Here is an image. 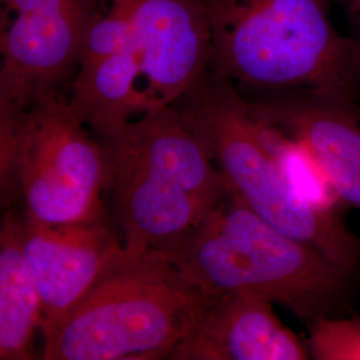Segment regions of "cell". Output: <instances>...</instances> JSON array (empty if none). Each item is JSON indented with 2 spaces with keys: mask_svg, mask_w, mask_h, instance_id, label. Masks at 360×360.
Instances as JSON below:
<instances>
[{
  "mask_svg": "<svg viewBox=\"0 0 360 360\" xmlns=\"http://www.w3.org/2000/svg\"><path fill=\"white\" fill-rule=\"evenodd\" d=\"M254 116L259 123L263 142L270 150L271 154L275 156L284 176L295 188L296 193L309 202L311 206L323 212L342 217L343 212L347 211L348 207L309 148L299 141L263 122L255 114Z\"/></svg>",
  "mask_w": 360,
  "mask_h": 360,
  "instance_id": "cell-14",
  "label": "cell"
},
{
  "mask_svg": "<svg viewBox=\"0 0 360 360\" xmlns=\"http://www.w3.org/2000/svg\"><path fill=\"white\" fill-rule=\"evenodd\" d=\"M210 299L162 251L126 250L43 339L40 359H169Z\"/></svg>",
  "mask_w": 360,
  "mask_h": 360,
  "instance_id": "cell-4",
  "label": "cell"
},
{
  "mask_svg": "<svg viewBox=\"0 0 360 360\" xmlns=\"http://www.w3.org/2000/svg\"><path fill=\"white\" fill-rule=\"evenodd\" d=\"M129 41V20L116 0H101V8L86 32L80 52V67L95 65L122 51Z\"/></svg>",
  "mask_w": 360,
  "mask_h": 360,
  "instance_id": "cell-15",
  "label": "cell"
},
{
  "mask_svg": "<svg viewBox=\"0 0 360 360\" xmlns=\"http://www.w3.org/2000/svg\"><path fill=\"white\" fill-rule=\"evenodd\" d=\"M311 359H360V316L321 318L309 323Z\"/></svg>",
  "mask_w": 360,
  "mask_h": 360,
  "instance_id": "cell-16",
  "label": "cell"
},
{
  "mask_svg": "<svg viewBox=\"0 0 360 360\" xmlns=\"http://www.w3.org/2000/svg\"><path fill=\"white\" fill-rule=\"evenodd\" d=\"M159 251L207 295H257L306 326L347 315L360 275L260 218L230 186L196 227Z\"/></svg>",
  "mask_w": 360,
  "mask_h": 360,
  "instance_id": "cell-1",
  "label": "cell"
},
{
  "mask_svg": "<svg viewBox=\"0 0 360 360\" xmlns=\"http://www.w3.org/2000/svg\"><path fill=\"white\" fill-rule=\"evenodd\" d=\"M20 240L41 297L43 339L126 254L123 240L107 215L75 223L47 224L23 214Z\"/></svg>",
  "mask_w": 360,
  "mask_h": 360,
  "instance_id": "cell-9",
  "label": "cell"
},
{
  "mask_svg": "<svg viewBox=\"0 0 360 360\" xmlns=\"http://www.w3.org/2000/svg\"><path fill=\"white\" fill-rule=\"evenodd\" d=\"M129 16V44L141 67L143 114L175 103L210 65L212 32L206 0H116Z\"/></svg>",
  "mask_w": 360,
  "mask_h": 360,
  "instance_id": "cell-8",
  "label": "cell"
},
{
  "mask_svg": "<svg viewBox=\"0 0 360 360\" xmlns=\"http://www.w3.org/2000/svg\"><path fill=\"white\" fill-rule=\"evenodd\" d=\"M101 0L1 13L0 119L51 96H67L79 70L86 32Z\"/></svg>",
  "mask_w": 360,
  "mask_h": 360,
  "instance_id": "cell-7",
  "label": "cell"
},
{
  "mask_svg": "<svg viewBox=\"0 0 360 360\" xmlns=\"http://www.w3.org/2000/svg\"><path fill=\"white\" fill-rule=\"evenodd\" d=\"M79 0H1V13H18L34 11L46 7H59Z\"/></svg>",
  "mask_w": 360,
  "mask_h": 360,
  "instance_id": "cell-17",
  "label": "cell"
},
{
  "mask_svg": "<svg viewBox=\"0 0 360 360\" xmlns=\"http://www.w3.org/2000/svg\"><path fill=\"white\" fill-rule=\"evenodd\" d=\"M68 104L96 138L142 115L141 67L129 41L115 55L77 70Z\"/></svg>",
  "mask_w": 360,
  "mask_h": 360,
  "instance_id": "cell-13",
  "label": "cell"
},
{
  "mask_svg": "<svg viewBox=\"0 0 360 360\" xmlns=\"http://www.w3.org/2000/svg\"><path fill=\"white\" fill-rule=\"evenodd\" d=\"M333 7L336 6L347 20L348 32L360 44V0H330Z\"/></svg>",
  "mask_w": 360,
  "mask_h": 360,
  "instance_id": "cell-18",
  "label": "cell"
},
{
  "mask_svg": "<svg viewBox=\"0 0 360 360\" xmlns=\"http://www.w3.org/2000/svg\"><path fill=\"white\" fill-rule=\"evenodd\" d=\"M43 306L20 240V215L8 211L0 227V360L37 358Z\"/></svg>",
  "mask_w": 360,
  "mask_h": 360,
  "instance_id": "cell-12",
  "label": "cell"
},
{
  "mask_svg": "<svg viewBox=\"0 0 360 360\" xmlns=\"http://www.w3.org/2000/svg\"><path fill=\"white\" fill-rule=\"evenodd\" d=\"M96 139L107 159L105 193L132 254L174 243L229 191L206 146L174 104L146 111Z\"/></svg>",
  "mask_w": 360,
  "mask_h": 360,
  "instance_id": "cell-2",
  "label": "cell"
},
{
  "mask_svg": "<svg viewBox=\"0 0 360 360\" xmlns=\"http://www.w3.org/2000/svg\"><path fill=\"white\" fill-rule=\"evenodd\" d=\"M206 146L227 184L278 230L360 274V239L343 217L306 202L263 142L257 117L239 89L207 70L172 103Z\"/></svg>",
  "mask_w": 360,
  "mask_h": 360,
  "instance_id": "cell-5",
  "label": "cell"
},
{
  "mask_svg": "<svg viewBox=\"0 0 360 360\" xmlns=\"http://www.w3.org/2000/svg\"><path fill=\"white\" fill-rule=\"evenodd\" d=\"M242 95L259 119L304 144L348 210L360 211V99L318 90Z\"/></svg>",
  "mask_w": 360,
  "mask_h": 360,
  "instance_id": "cell-10",
  "label": "cell"
},
{
  "mask_svg": "<svg viewBox=\"0 0 360 360\" xmlns=\"http://www.w3.org/2000/svg\"><path fill=\"white\" fill-rule=\"evenodd\" d=\"M208 70L242 94L318 90L360 99V44L334 26L330 0H206Z\"/></svg>",
  "mask_w": 360,
  "mask_h": 360,
  "instance_id": "cell-3",
  "label": "cell"
},
{
  "mask_svg": "<svg viewBox=\"0 0 360 360\" xmlns=\"http://www.w3.org/2000/svg\"><path fill=\"white\" fill-rule=\"evenodd\" d=\"M171 360L311 359L307 343L285 327L272 303L251 294L212 296Z\"/></svg>",
  "mask_w": 360,
  "mask_h": 360,
  "instance_id": "cell-11",
  "label": "cell"
},
{
  "mask_svg": "<svg viewBox=\"0 0 360 360\" xmlns=\"http://www.w3.org/2000/svg\"><path fill=\"white\" fill-rule=\"evenodd\" d=\"M3 195L16 193L23 214L47 224L105 215L103 146L72 111L67 96H51L0 119Z\"/></svg>",
  "mask_w": 360,
  "mask_h": 360,
  "instance_id": "cell-6",
  "label": "cell"
}]
</instances>
